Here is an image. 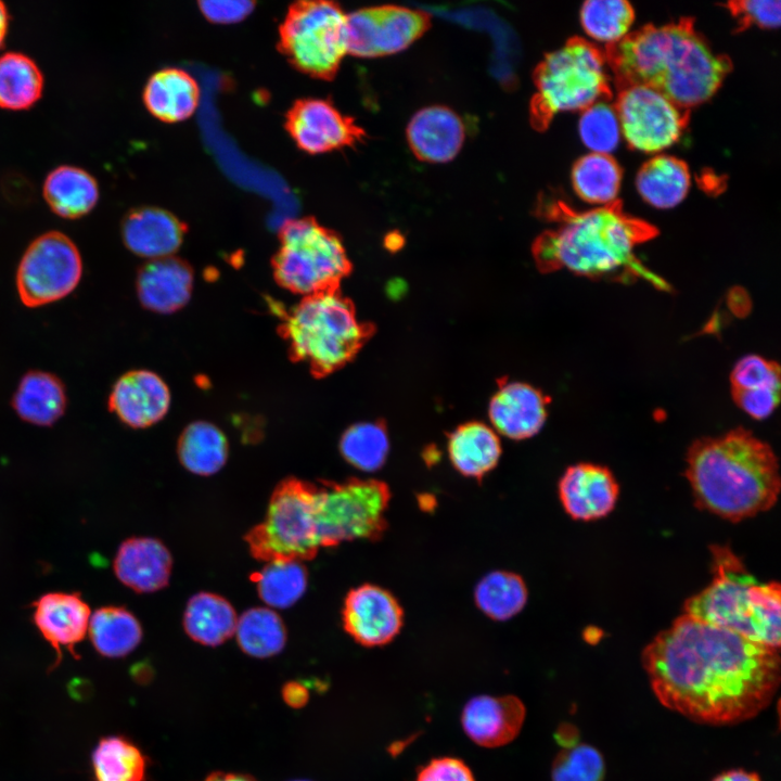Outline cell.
Masks as SVG:
<instances>
[{"instance_id":"8fae6325","label":"cell","mask_w":781,"mask_h":781,"mask_svg":"<svg viewBox=\"0 0 781 781\" xmlns=\"http://www.w3.org/2000/svg\"><path fill=\"white\" fill-rule=\"evenodd\" d=\"M346 15L334 2L294 3L280 26L279 47L310 76L331 79L346 52Z\"/></svg>"},{"instance_id":"e0dca14e","label":"cell","mask_w":781,"mask_h":781,"mask_svg":"<svg viewBox=\"0 0 781 781\" xmlns=\"http://www.w3.org/2000/svg\"><path fill=\"white\" fill-rule=\"evenodd\" d=\"M619 494L612 472L602 465L578 463L569 466L559 483L565 512L574 520L593 521L606 516Z\"/></svg>"},{"instance_id":"5bb4252c","label":"cell","mask_w":781,"mask_h":781,"mask_svg":"<svg viewBox=\"0 0 781 781\" xmlns=\"http://www.w3.org/2000/svg\"><path fill=\"white\" fill-rule=\"evenodd\" d=\"M430 15L398 5L364 8L346 15V52L377 57L407 49L430 27Z\"/></svg>"},{"instance_id":"ee69618b","label":"cell","mask_w":781,"mask_h":781,"mask_svg":"<svg viewBox=\"0 0 781 781\" xmlns=\"http://www.w3.org/2000/svg\"><path fill=\"white\" fill-rule=\"evenodd\" d=\"M604 760L601 753L591 745L579 744L562 750L555 757L552 781H602Z\"/></svg>"},{"instance_id":"44dd1931","label":"cell","mask_w":781,"mask_h":781,"mask_svg":"<svg viewBox=\"0 0 781 781\" xmlns=\"http://www.w3.org/2000/svg\"><path fill=\"white\" fill-rule=\"evenodd\" d=\"M465 128L460 116L447 106L432 105L418 111L407 127L408 144L417 158L446 163L460 152Z\"/></svg>"},{"instance_id":"cb8c5ba5","label":"cell","mask_w":781,"mask_h":781,"mask_svg":"<svg viewBox=\"0 0 781 781\" xmlns=\"http://www.w3.org/2000/svg\"><path fill=\"white\" fill-rule=\"evenodd\" d=\"M548 399L525 383H504L492 397L489 418L496 430L512 439L536 435L547 419Z\"/></svg>"},{"instance_id":"bcb514c9","label":"cell","mask_w":781,"mask_h":781,"mask_svg":"<svg viewBox=\"0 0 781 781\" xmlns=\"http://www.w3.org/2000/svg\"><path fill=\"white\" fill-rule=\"evenodd\" d=\"M732 5V10L745 23L769 29L777 28L780 25V1L747 0L734 2Z\"/></svg>"},{"instance_id":"1f68e13d","label":"cell","mask_w":781,"mask_h":781,"mask_svg":"<svg viewBox=\"0 0 781 781\" xmlns=\"http://www.w3.org/2000/svg\"><path fill=\"white\" fill-rule=\"evenodd\" d=\"M238 616L223 597L212 592H199L190 598L183 613V628L197 643L217 646L231 638L236 628Z\"/></svg>"},{"instance_id":"7bdbcfd3","label":"cell","mask_w":781,"mask_h":781,"mask_svg":"<svg viewBox=\"0 0 781 781\" xmlns=\"http://www.w3.org/2000/svg\"><path fill=\"white\" fill-rule=\"evenodd\" d=\"M577 131L588 153L612 155L624 141L615 104L606 99L579 112Z\"/></svg>"},{"instance_id":"7c38bea8","label":"cell","mask_w":781,"mask_h":781,"mask_svg":"<svg viewBox=\"0 0 781 781\" xmlns=\"http://www.w3.org/2000/svg\"><path fill=\"white\" fill-rule=\"evenodd\" d=\"M82 276V259L76 244L60 231L37 236L25 249L16 270V290L31 308L69 295Z\"/></svg>"},{"instance_id":"f6af8a7d","label":"cell","mask_w":781,"mask_h":781,"mask_svg":"<svg viewBox=\"0 0 781 781\" xmlns=\"http://www.w3.org/2000/svg\"><path fill=\"white\" fill-rule=\"evenodd\" d=\"M415 781H475L472 770L456 757L433 758L418 771Z\"/></svg>"},{"instance_id":"4316f807","label":"cell","mask_w":781,"mask_h":781,"mask_svg":"<svg viewBox=\"0 0 781 781\" xmlns=\"http://www.w3.org/2000/svg\"><path fill=\"white\" fill-rule=\"evenodd\" d=\"M200 88L195 79L179 68L162 69L150 77L143 101L156 118L175 123L190 117L199 105Z\"/></svg>"},{"instance_id":"681fc988","label":"cell","mask_w":781,"mask_h":781,"mask_svg":"<svg viewBox=\"0 0 781 781\" xmlns=\"http://www.w3.org/2000/svg\"><path fill=\"white\" fill-rule=\"evenodd\" d=\"M713 781H760L757 773L744 770H729L717 776Z\"/></svg>"},{"instance_id":"9c48e42d","label":"cell","mask_w":781,"mask_h":781,"mask_svg":"<svg viewBox=\"0 0 781 781\" xmlns=\"http://www.w3.org/2000/svg\"><path fill=\"white\" fill-rule=\"evenodd\" d=\"M276 277L306 296L334 291L350 264L340 238L312 218L290 219L280 229Z\"/></svg>"},{"instance_id":"3957f363","label":"cell","mask_w":781,"mask_h":781,"mask_svg":"<svg viewBox=\"0 0 781 781\" xmlns=\"http://www.w3.org/2000/svg\"><path fill=\"white\" fill-rule=\"evenodd\" d=\"M556 220L558 226L539 235L533 245L541 271L567 269L598 280L643 278L660 290L668 289L635 255L638 245L655 235L650 225L624 214L616 205L563 212Z\"/></svg>"},{"instance_id":"484cf974","label":"cell","mask_w":781,"mask_h":781,"mask_svg":"<svg viewBox=\"0 0 781 781\" xmlns=\"http://www.w3.org/2000/svg\"><path fill=\"white\" fill-rule=\"evenodd\" d=\"M192 285L190 268L174 257L149 260L140 269L137 279L142 305L161 313L181 308L190 298Z\"/></svg>"},{"instance_id":"f35d334b","label":"cell","mask_w":781,"mask_h":781,"mask_svg":"<svg viewBox=\"0 0 781 781\" xmlns=\"http://www.w3.org/2000/svg\"><path fill=\"white\" fill-rule=\"evenodd\" d=\"M95 781H144L146 757L129 740L106 737L99 741L92 753Z\"/></svg>"},{"instance_id":"9a60e30c","label":"cell","mask_w":781,"mask_h":781,"mask_svg":"<svg viewBox=\"0 0 781 781\" xmlns=\"http://www.w3.org/2000/svg\"><path fill=\"white\" fill-rule=\"evenodd\" d=\"M286 129L297 146L310 154L353 146L364 137L355 120L322 99H302L286 114Z\"/></svg>"},{"instance_id":"ac0fdd59","label":"cell","mask_w":781,"mask_h":781,"mask_svg":"<svg viewBox=\"0 0 781 781\" xmlns=\"http://www.w3.org/2000/svg\"><path fill=\"white\" fill-rule=\"evenodd\" d=\"M34 623L43 639L54 649L56 664L62 650H68L75 658L79 656L75 646L88 632L91 611L79 592H48L33 602Z\"/></svg>"},{"instance_id":"277c9868","label":"cell","mask_w":781,"mask_h":781,"mask_svg":"<svg viewBox=\"0 0 781 781\" xmlns=\"http://www.w3.org/2000/svg\"><path fill=\"white\" fill-rule=\"evenodd\" d=\"M607 62L625 85L649 86L683 110L710 99L730 68L686 22L630 34Z\"/></svg>"},{"instance_id":"e575fe53","label":"cell","mask_w":781,"mask_h":781,"mask_svg":"<svg viewBox=\"0 0 781 781\" xmlns=\"http://www.w3.org/2000/svg\"><path fill=\"white\" fill-rule=\"evenodd\" d=\"M44 79L40 67L29 55L9 51L0 54V107L22 111L41 97Z\"/></svg>"},{"instance_id":"f546056e","label":"cell","mask_w":781,"mask_h":781,"mask_svg":"<svg viewBox=\"0 0 781 781\" xmlns=\"http://www.w3.org/2000/svg\"><path fill=\"white\" fill-rule=\"evenodd\" d=\"M66 401L62 381L52 373L35 370L20 380L12 407L22 420L38 426H50L64 414Z\"/></svg>"},{"instance_id":"8d00e7d4","label":"cell","mask_w":781,"mask_h":781,"mask_svg":"<svg viewBox=\"0 0 781 781\" xmlns=\"http://www.w3.org/2000/svg\"><path fill=\"white\" fill-rule=\"evenodd\" d=\"M579 20L591 43L612 49L630 35L635 11L624 0H589L582 3Z\"/></svg>"},{"instance_id":"7402d4cb","label":"cell","mask_w":781,"mask_h":781,"mask_svg":"<svg viewBox=\"0 0 781 781\" xmlns=\"http://www.w3.org/2000/svg\"><path fill=\"white\" fill-rule=\"evenodd\" d=\"M113 568L116 577L139 593L154 592L169 582L172 559L167 547L151 537H131L119 546Z\"/></svg>"},{"instance_id":"f5cc1de1","label":"cell","mask_w":781,"mask_h":781,"mask_svg":"<svg viewBox=\"0 0 781 781\" xmlns=\"http://www.w3.org/2000/svg\"><path fill=\"white\" fill-rule=\"evenodd\" d=\"M296 781H307V780H296Z\"/></svg>"},{"instance_id":"83f0119b","label":"cell","mask_w":781,"mask_h":781,"mask_svg":"<svg viewBox=\"0 0 781 781\" xmlns=\"http://www.w3.org/2000/svg\"><path fill=\"white\" fill-rule=\"evenodd\" d=\"M635 184L646 204L657 209H670L688 195L691 175L684 162L661 153L650 157L640 167Z\"/></svg>"},{"instance_id":"816d5d0a","label":"cell","mask_w":781,"mask_h":781,"mask_svg":"<svg viewBox=\"0 0 781 781\" xmlns=\"http://www.w3.org/2000/svg\"><path fill=\"white\" fill-rule=\"evenodd\" d=\"M10 23V14L4 2L0 1V49L2 48Z\"/></svg>"},{"instance_id":"74e56055","label":"cell","mask_w":781,"mask_h":781,"mask_svg":"<svg viewBox=\"0 0 781 781\" xmlns=\"http://www.w3.org/2000/svg\"><path fill=\"white\" fill-rule=\"evenodd\" d=\"M241 650L256 658L280 653L286 642V629L281 617L267 607H253L238 618L235 632Z\"/></svg>"},{"instance_id":"5b68a950","label":"cell","mask_w":781,"mask_h":781,"mask_svg":"<svg viewBox=\"0 0 781 781\" xmlns=\"http://www.w3.org/2000/svg\"><path fill=\"white\" fill-rule=\"evenodd\" d=\"M712 582L684 603V614L779 650L781 589L760 582L727 547L714 546Z\"/></svg>"},{"instance_id":"ffe728a7","label":"cell","mask_w":781,"mask_h":781,"mask_svg":"<svg viewBox=\"0 0 781 781\" xmlns=\"http://www.w3.org/2000/svg\"><path fill=\"white\" fill-rule=\"evenodd\" d=\"M526 709L514 695H477L463 707L461 724L466 735L484 747H499L521 731Z\"/></svg>"},{"instance_id":"ba28073f","label":"cell","mask_w":781,"mask_h":781,"mask_svg":"<svg viewBox=\"0 0 781 781\" xmlns=\"http://www.w3.org/2000/svg\"><path fill=\"white\" fill-rule=\"evenodd\" d=\"M319 486L287 477L274 488L266 516L244 537L251 554L263 562H303L320 548L316 521Z\"/></svg>"},{"instance_id":"7a4b0ae2","label":"cell","mask_w":781,"mask_h":781,"mask_svg":"<svg viewBox=\"0 0 781 781\" xmlns=\"http://www.w3.org/2000/svg\"><path fill=\"white\" fill-rule=\"evenodd\" d=\"M686 475L701 509L734 522L771 509L780 492L772 448L743 427L695 440Z\"/></svg>"},{"instance_id":"d6986e66","label":"cell","mask_w":781,"mask_h":781,"mask_svg":"<svg viewBox=\"0 0 781 781\" xmlns=\"http://www.w3.org/2000/svg\"><path fill=\"white\" fill-rule=\"evenodd\" d=\"M170 395L165 382L154 372L136 370L121 375L108 396L110 410L126 425L143 428L166 414Z\"/></svg>"},{"instance_id":"836d02e7","label":"cell","mask_w":781,"mask_h":781,"mask_svg":"<svg viewBox=\"0 0 781 781\" xmlns=\"http://www.w3.org/2000/svg\"><path fill=\"white\" fill-rule=\"evenodd\" d=\"M622 169L612 155L587 153L576 161L572 169V185L577 196L594 206L616 205Z\"/></svg>"},{"instance_id":"2e32d148","label":"cell","mask_w":781,"mask_h":781,"mask_svg":"<svg viewBox=\"0 0 781 781\" xmlns=\"http://www.w3.org/2000/svg\"><path fill=\"white\" fill-rule=\"evenodd\" d=\"M345 631L368 648L389 643L400 631L404 611L387 590L371 584L351 589L343 604Z\"/></svg>"},{"instance_id":"7dc6e473","label":"cell","mask_w":781,"mask_h":781,"mask_svg":"<svg viewBox=\"0 0 781 781\" xmlns=\"http://www.w3.org/2000/svg\"><path fill=\"white\" fill-rule=\"evenodd\" d=\"M202 13L215 23H234L247 16L254 3L251 1H201Z\"/></svg>"},{"instance_id":"f907efd6","label":"cell","mask_w":781,"mask_h":781,"mask_svg":"<svg viewBox=\"0 0 781 781\" xmlns=\"http://www.w3.org/2000/svg\"><path fill=\"white\" fill-rule=\"evenodd\" d=\"M203 781H257L253 777L243 773L213 772Z\"/></svg>"},{"instance_id":"4dcf8cb0","label":"cell","mask_w":781,"mask_h":781,"mask_svg":"<svg viewBox=\"0 0 781 781\" xmlns=\"http://www.w3.org/2000/svg\"><path fill=\"white\" fill-rule=\"evenodd\" d=\"M448 453L453 468L463 476L482 478L497 465L501 446L490 427L471 422L450 434Z\"/></svg>"},{"instance_id":"8992f818","label":"cell","mask_w":781,"mask_h":781,"mask_svg":"<svg viewBox=\"0 0 781 781\" xmlns=\"http://www.w3.org/2000/svg\"><path fill=\"white\" fill-rule=\"evenodd\" d=\"M610 68L599 48L584 39H572L548 53L534 74L532 123L541 129L556 114L581 112L604 100L610 90Z\"/></svg>"},{"instance_id":"b9f144b4","label":"cell","mask_w":781,"mask_h":781,"mask_svg":"<svg viewBox=\"0 0 781 781\" xmlns=\"http://www.w3.org/2000/svg\"><path fill=\"white\" fill-rule=\"evenodd\" d=\"M344 459L358 470L374 472L386 461L389 441L380 423H359L348 427L340 440Z\"/></svg>"},{"instance_id":"603a6c76","label":"cell","mask_w":781,"mask_h":781,"mask_svg":"<svg viewBox=\"0 0 781 781\" xmlns=\"http://www.w3.org/2000/svg\"><path fill=\"white\" fill-rule=\"evenodd\" d=\"M779 364L758 355L741 358L730 373L731 396L737 406L756 420L772 414L780 401Z\"/></svg>"},{"instance_id":"6da1fadb","label":"cell","mask_w":781,"mask_h":781,"mask_svg":"<svg viewBox=\"0 0 781 781\" xmlns=\"http://www.w3.org/2000/svg\"><path fill=\"white\" fill-rule=\"evenodd\" d=\"M642 665L662 705L714 726L755 717L781 679L779 650L688 614L644 648Z\"/></svg>"},{"instance_id":"60d3db41","label":"cell","mask_w":781,"mask_h":781,"mask_svg":"<svg viewBox=\"0 0 781 781\" xmlns=\"http://www.w3.org/2000/svg\"><path fill=\"white\" fill-rule=\"evenodd\" d=\"M259 598L269 606L287 609L307 588V569L297 561L269 562L251 576Z\"/></svg>"},{"instance_id":"ab89813d","label":"cell","mask_w":781,"mask_h":781,"mask_svg":"<svg viewBox=\"0 0 781 781\" xmlns=\"http://www.w3.org/2000/svg\"><path fill=\"white\" fill-rule=\"evenodd\" d=\"M474 598L478 609L496 620L518 614L527 601V588L521 576L503 571L491 572L477 584Z\"/></svg>"},{"instance_id":"4fadbf2b","label":"cell","mask_w":781,"mask_h":781,"mask_svg":"<svg viewBox=\"0 0 781 781\" xmlns=\"http://www.w3.org/2000/svg\"><path fill=\"white\" fill-rule=\"evenodd\" d=\"M615 107L623 140L641 153H663L678 142L684 130V110L649 86L625 85Z\"/></svg>"},{"instance_id":"30bf717a","label":"cell","mask_w":781,"mask_h":781,"mask_svg":"<svg viewBox=\"0 0 781 781\" xmlns=\"http://www.w3.org/2000/svg\"><path fill=\"white\" fill-rule=\"evenodd\" d=\"M318 486L316 521L320 547L383 536L390 501V490L384 482L351 477L341 483L321 481Z\"/></svg>"},{"instance_id":"c3c4849f","label":"cell","mask_w":781,"mask_h":781,"mask_svg":"<svg viewBox=\"0 0 781 781\" xmlns=\"http://www.w3.org/2000/svg\"><path fill=\"white\" fill-rule=\"evenodd\" d=\"M282 696L287 705L294 708H299L308 702L309 692L303 683L291 681L284 684L282 689Z\"/></svg>"},{"instance_id":"d4e9b609","label":"cell","mask_w":781,"mask_h":781,"mask_svg":"<svg viewBox=\"0 0 781 781\" xmlns=\"http://www.w3.org/2000/svg\"><path fill=\"white\" fill-rule=\"evenodd\" d=\"M184 226L167 210L140 207L130 210L121 223L125 245L149 260L171 257L180 247Z\"/></svg>"},{"instance_id":"d6a6232c","label":"cell","mask_w":781,"mask_h":781,"mask_svg":"<svg viewBox=\"0 0 781 781\" xmlns=\"http://www.w3.org/2000/svg\"><path fill=\"white\" fill-rule=\"evenodd\" d=\"M89 637L95 651L108 658L124 657L141 642L142 627L123 606H102L91 615Z\"/></svg>"},{"instance_id":"f1b7e54d","label":"cell","mask_w":781,"mask_h":781,"mask_svg":"<svg viewBox=\"0 0 781 781\" xmlns=\"http://www.w3.org/2000/svg\"><path fill=\"white\" fill-rule=\"evenodd\" d=\"M42 194L55 215L77 219L89 214L97 205L99 184L84 168L60 165L44 178Z\"/></svg>"},{"instance_id":"d590c367","label":"cell","mask_w":781,"mask_h":781,"mask_svg":"<svg viewBox=\"0 0 781 781\" xmlns=\"http://www.w3.org/2000/svg\"><path fill=\"white\" fill-rule=\"evenodd\" d=\"M181 464L191 473L209 476L217 473L228 458V441L214 424L197 421L188 425L178 441Z\"/></svg>"},{"instance_id":"52a82bcc","label":"cell","mask_w":781,"mask_h":781,"mask_svg":"<svg viewBox=\"0 0 781 781\" xmlns=\"http://www.w3.org/2000/svg\"><path fill=\"white\" fill-rule=\"evenodd\" d=\"M371 332L358 321L348 299L335 290L306 296L285 322L294 356L320 374L349 361Z\"/></svg>"}]
</instances>
